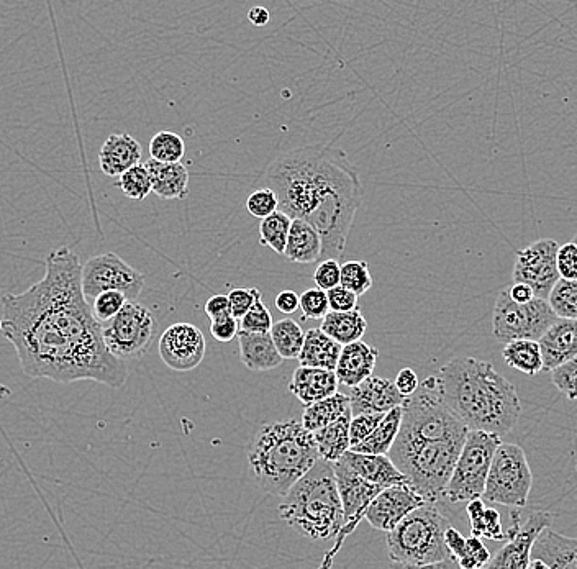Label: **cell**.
I'll use <instances>...</instances> for the list:
<instances>
[{
    "mask_svg": "<svg viewBox=\"0 0 577 569\" xmlns=\"http://www.w3.org/2000/svg\"><path fill=\"white\" fill-rule=\"evenodd\" d=\"M0 330L14 345L23 373L55 383H127V361L107 348L102 324L82 291V265L71 248L46 258L45 278L22 294L2 297Z\"/></svg>",
    "mask_w": 577,
    "mask_h": 569,
    "instance_id": "1",
    "label": "cell"
},
{
    "mask_svg": "<svg viewBox=\"0 0 577 569\" xmlns=\"http://www.w3.org/2000/svg\"><path fill=\"white\" fill-rule=\"evenodd\" d=\"M263 181L282 212L319 230L322 260H341L363 202V184L345 151L323 143L287 151L269 164Z\"/></svg>",
    "mask_w": 577,
    "mask_h": 569,
    "instance_id": "2",
    "label": "cell"
},
{
    "mask_svg": "<svg viewBox=\"0 0 577 569\" xmlns=\"http://www.w3.org/2000/svg\"><path fill=\"white\" fill-rule=\"evenodd\" d=\"M438 391L469 430H484L504 437L514 430L522 402L514 384L496 368L478 358H455L441 366Z\"/></svg>",
    "mask_w": 577,
    "mask_h": 569,
    "instance_id": "3",
    "label": "cell"
},
{
    "mask_svg": "<svg viewBox=\"0 0 577 569\" xmlns=\"http://www.w3.org/2000/svg\"><path fill=\"white\" fill-rule=\"evenodd\" d=\"M320 458L314 433L297 420L263 425L248 450L256 486L271 496L287 494Z\"/></svg>",
    "mask_w": 577,
    "mask_h": 569,
    "instance_id": "4",
    "label": "cell"
},
{
    "mask_svg": "<svg viewBox=\"0 0 577 569\" xmlns=\"http://www.w3.org/2000/svg\"><path fill=\"white\" fill-rule=\"evenodd\" d=\"M279 517L312 540L337 538L343 529V504L332 461L320 458L309 473L282 496Z\"/></svg>",
    "mask_w": 577,
    "mask_h": 569,
    "instance_id": "5",
    "label": "cell"
},
{
    "mask_svg": "<svg viewBox=\"0 0 577 569\" xmlns=\"http://www.w3.org/2000/svg\"><path fill=\"white\" fill-rule=\"evenodd\" d=\"M448 527L450 520L438 509L437 502H425L387 532L391 560L405 568L456 565L446 547Z\"/></svg>",
    "mask_w": 577,
    "mask_h": 569,
    "instance_id": "6",
    "label": "cell"
},
{
    "mask_svg": "<svg viewBox=\"0 0 577 569\" xmlns=\"http://www.w3.org/2000/svg\"><path fill=\"white\" fill-rule=\"evenodd\" d=\"M500 443L496 433L469 430L443 497L451 504H458L484 496L487 474Z\"/></svg>",
    "mask_w": 577,
    "mask_h": 569,
    "instance_id": "7",
    "label": "cell"
},
{
    "mask_svg": "<svg viewBox=\"0 0 577 569\" xmlns=\"http://www.w3.org/2000/svg\"><path fill=\"white\" fill-rule=\"evenodd\" d=\"M532 484V469L525 451L514 443H500L492 458L482 499L505 507L527 506Z\"/></svg>",
    "mask_w": 577,
    "mask_h": 569,
    "instance_id": "8",
    "label": "cell"
},
{
    "mask_svg": "<svg viewBox=\"0 0 577 569\" xmlns=\"http://www.w3.org/2000/svg\"><path fill=\"white\" fill-rule=\"evenodd\" d=\"M556 320L558 315L548 299L533 297L532 301L517 302L504 289L497 296L492 333L505 345L515 340H540Z\"/></svg>",
    "mask_w": 577,
    "mask_h": 569,
    "instance_id": "9",
    "label": "cell"
},
{
    "mask_svg": "<svg viewBox=\"0 0 577 569\" xmlns=\"http://www.w3.org/2000/svg\"><path fill=\"white\" fill-rule=\"evenodd\" d=\"M158 332V320L145 305L128 301L114 319L102 325L105 345L120 360L140 358L150 350Z\"/></svg>",
    "mask_w": 577,
    "mask_h": 569,
    "instance_id": "10",
    "label": "cell"
},
{
    "mask_svg": "<svg viewBox=\"0 0 577 569\" xmlns=\"http://www.w3.org/2000/svg\"><path fill=\"white\" fill-rule=\"evenodd\" d=\"M553 524V515L543 510L512 507L510 510V527L505 530L504 547L500 548L487 568L494 569H528L532 560L533 543L546 527Z\"/></svg>",
    "mask_w": 577,
    "mask_h": 569,
    "instance_id": "11",
    "label": "cell"
},
{
    "mask_svg": "<svg viewBox=\"0 0 577 569\" xmlns=\"http://www.w3.org/2000/svg\"><path fill=\"white\" fill-rule=\"evenodd\" d=\"M145 287V276L128 265L117 253L94 256L82 266V291L87 301L100 292L119 291L128 301H137Z\"/></svg>",
    "mask_w": 577,
    "mask_h": 569,
    "instance_id": "12",
    "label": "cell"
},
{
    "mask_svg": "<svg viewBox=\"0 0 577 569\" xmlns=\"http://www.w3.org/2000/svg\"><path fill=\"white\" fill-rule=\"evenodd\" d=\"M333 469H335L338 492H340L341 504H343L345 524H343L341 532L338 533L335 547L328 551L327 560L322 563L323 568L332 565L333 555L340 551L345 538L350 537L351 533L355 532L359 522L364 519L369 504L384 489L378 484L369 483L363 476H359L355 469L348 465V461L343 456L333 463Z\"/></svg>",
    "mask_w": 577,
    "mask_h": 569,
    "instance_id": "13",
    "label": "cell"
},
{
    "mask_svg": "<svg viewBox=\"0 0 577 569\" xmlns=\"http://www.w3.org/2000/svg\"><path fill=\"white\" fill-rule=\"evenodd\" d=\"M558 250V242L553 238H541L527 248L518 250L514 281L528 284L535 296L548 299L553 287L561 279L556 263Z\"/></svg>",
    "mask_w": 577,
    "mask_h": 569,
    "instance_id": "14",
    "label": "cell"
},
{
    "mask_svg": "<svg viewBox=\"0 0 577 569\" xmlns=\"http://www.w3.org/2000/svg\"><path fill=\"white\" fill-rule=\"evenodd\" d=\"M158 348L164 365L178 373H187L204 361L207 343L199 327L179 322L166 328Z\"/></svg>",
    "mask_w": 577,
    "mask_h": 569,
    "instance_id": "15",
    "label": "cell"
},
{
    "mask_svg": "<svg viewBox=\"0 0 577 569\" xmlns=\"http://www.w3.org/2000/svg\"><path fill=\"white\" fill-rule=\"evenodd\" d=\"M425 497L418 494L409 483L394 484L382 489L374 497L364 514L373 529L381 532H391L405 515L425 504Z\"/></svg>",
    "mask_w": 577,
    "mask_h": 569,
    "instance_id": "16",
    "label": "cell"
},
{
    "mask_svg": "<svg viewBox=\"0 0 577 569\" xmlns=\"http://www.w3.org/2000/svg\"><path fill=\"white\" fill-rule=\"evenodd\" d=\"M405 397L400 394L396 383L391 379L369 376L363 383L351 387L350 402L353 415L364 412H389L404 404Z\"/></svg>",
    "mask_w": 577,
    "mask_h": 569,
    "instance_id": "17",
    "label": "cell"
},
{
    "mask_svg": "<svg viewBox=\"0 0 577 569\" xmlns=\"http://www.w3.org/2000/svg\"><path fill=\"white\" fill-rule=\"evenodd\" d=\"M543 355V371L551 373L553 369L577 356V320L558 317L540 340Z\"/></svg>",
    "mask_w": 577,
    "mask_h": 569,
    "instance_id": "18",
    "label": "cell"
},
{
    "mask_svg": "<svg viewBox=\"0 0 577 569\" xmlns=\"http://www.w3.org/2000/svg\"><path fill=\"white\" fill-rule=\"evenodd\" d=\"M378 358V348L363 342V340L343 345L340 358H338L337 369H335L338 381L343 386H358L359 383H363L364 379L369 378L374 373Z\"/></svg>",
    "mask_w": 577,
    "mask_h": 569,
    "instance_id": "19",
    "label": "cell"
},
{
    "mask_svg": "<svg viewBox=\"0 0 577 569\" xmlns=\"http://www.w3.org/2000/svg\"><path fill=\"white\" fill-rule=\"evenodd\" d=\"M238 346L241 363L253 373H266L284 363V358L274 345L271 332L253 333L240 330Z\"/></svg>",
    "mask_w": 577,
    "mask_h": 569,
    "instance_id": "20",
    "label": "cell"
},
{
    "mask_svg": "<svg viewBox=\"0 0 577 569\" xmlns=\"http://www.w3.org/2000/svg\"><path fill=\"white\" fill-rule=\"evenodd\" d=\"M343 458L359 476H363L369 483L378 484L381 488L386 489L394 484L409 483L407 476L397 468L389 455H373V453L348 450Z\"/></svg>",
    "mask_w": 577,
    "mask_h": 569,
    "instance_id": "21",
    "label": "cell"
},
{
    "mask_svg": "<svg viewBox=\"0 0 577 569\" xmlns=\"http://www.w3.org/2000/svg\"><path fill=\"white\" fill-rule=\"evenodd\" d=\"M337 373L330 369L312 368V366H299L294 371L289 391L299 399L304 406L312 402L320 401L325 397L338 392Z\"/></svg>",
    "mask_w": 577,
    "mask_h": 569,
    "instance_id": "22",
    "label": "cell"
},
{
    "mask_svg": "<svg viewBox=\"0 0 577 569\" xmlns=\"http://www.w3.org/2000/svg\"><path fill=\"white\" fill-rule=\"evenodd\" d=\"M532 558L543 561L546 569H577V538L564 537L546 527L533 543Z\"/></svg>",
    "mask_w": 577,
    "mask_h": 569,
    "instance_id": "23",
    "label": "cell"
},
{
    "mask_svg": "<svg viewBox=\"0 0 577 569\" xmlns=\"http://www.w3.org/2000/svg\"><path fill=\"white\" fill-rule=\"evenodd\" d=\"M141 160V145L127 133L110 135L99 151L100 169L110 178H119Z\"/></svg>",
    "mask_w": 577,
    "mask_h": 569,
    "instance_id": "24",
    "label": "cell"
},
{
    "mask_svg": "<svg viewBox=\"0 0 577 569\" xmlns=\"http://www.w3.org/2000/svg\"><path fill=\"white\" fill-rule=\"evenodd\" d=\"M153 181V192L166 201H182L189 196V171L179 163H161L150 160L145 163Z\"/></svg>",
    "mask_w": 577,
    "mask_h": 569,
    "instance_id": "25",
    "label": "cell"
},
{
    "mask_svg": "<svg viewBox=\"0 0 577 569\" xmlns=\"http://www.w3.org/2000/svg\"><path fill=\"white\" fill-rule=\"evenodd\" d=\"M323 255V242L319 230L302 219H292L291 232L287 238L284 256L292 263L312 265L320 263Z\"/></svg>",
    "mask_w": 577,
    "mask_h": 569,
    "instance_id": "26",
    "label": "cell"
},
{
    "mask_svg": "<svg viewBox=\"0 0 577 569\" xmlns=\"http://www.w3.org/2000/svg\"><path fill=\"white\" fill-rule=\"evenodd\" d=\"M341 348L343 345H340L328 333L323 332L322 328H310L309 332H305L304 346L297 360L300 366L335 371Z\"/></svg>",
    "mask_w": 577,
    "mask_h": 569,
    "instance_id": "27",
    "label": "cell"
},
{
    "mask_svg": "<svg viewBox=\"0 0 577 569\" xmlns=\"http://www.w3.org/2000/svg\"><path fill=\"white\" fill-rule=\"evenodd\" d=\"M320 328L330 337L335 338L340 345H348V343L363 340L364 333L368 330V322L358 307L346 310V312L330 310L323 317Z\"/></svg>",
    "mask_w": 577,
    "mask_h": 569,
    "instance_id": "28",
    "label": "cell"
},
{
    "mask_svg": "<svg viewBox=\"0 0 577 569\" xmlns=\"http://www.w3.org/2000/svg\"><path fill=\"white\" fill-rule=\"evenodd\" d=\"M351 419H353V412L312 432L323 460L335 463V461L340 460L341 456L345 455L346 451L350 450Z\"/></svg>",
    "mask_w": 577,
    "mask_h": 569,
    "instance_id": "29",
    "label": "cell"
},
{
    "mask_svg": "<svg viewBox=\"0 0 577 569\" xmlns=\"http://www.w3.org/2000/svg\"><path fill=\"white\" fill-rule=\"evenodd\" d=\"M402 406L394 407L384 415V419L379 422L378 427L374 428L371 435L364 438L350 450L359 451V453H373V455H389L392 445L396 443L397 435L402 425Z\"/></svg>",
    "mask_w": 577,
    "mask_h": 569,
    "instance_id": "30",
    "label": "cell"
},
{
    "mask_svg": "<svg viewBox=\"0 0 577 569\" xmlns=\"http://www.w3.org/2000/svg\"><path fill=\"white\" fill-rule=\"evenodd\" d=\"M351 402L350 396L335 392L332 396L320 399V401L312 402L309 406H305L304 414H302V425H304L310 432H315L325 425L332 424L335 420L341 419L343 415L350 414Z\"/></svg>",
    "mask_w": 577,
    "mask_h": 569,
    "instance_id": "31",
    "label": "cell"
},
{
    "mask_svg": "<svg viewBox=\"0 0 577 569\" xmlns=\"http://www.w3.org/2000/svg\"><path fill=\"white\" fill-rule=\"evenodd\" d=\"M502 356L505 365L527 376H537L543 371V355L538 340H515L507 343Z\"/></svg>",
    "mask_w": 577,
    "mask_h": 569,
    "instance_id": "32",
    "label": "cell"
},
{
    "mask_svg": "<svg viewBox=\"0 0 577 569\" xmlns=\"http://www.w3.org/2000/svg\"><path fill=\"white\" fill-rule=\"evenodd\" d=\"M291 225V215H287L281 209L276 210L268 217H264L259 224V245L268 246L278 255L284 256Z\"/></svg>",
    "mask_w": 577,
    "mask_h": 569,
    "instance_id": "33",
    "label": "cell"
},
{
    "mask_svg": "<svg viewBox=\"0 0 577 569\" xmlns=\"http://www.w3.org/2000/svg\"><path fill=\"white\" fill-rule=\"evenodd\" d=\"M271 337L284 360H297L304 346L305 332L296 320L282 319L271 328Z\"/></svg>",
    "mask_w": 577,
    "mask_h": 569,
    "instance_id": "34",
    "label": "cell"
},
{
    "mask_svg": "<svg viewBox=\"0 0 577 569\" xmlns=\"http://www.w3.org/2000/svg\"><path fill=\"white\" fill-rule=\"evenodd\" d=\"M120 191L132 201H145L153 192V181L145 163H138L119 176Z\"/></svg>",
    "mask_w": 577,
    "mask_h": 569,
    "instance_id": "35",
    "label": "cell"
},
{
    "mask_svg": "<svg viewBox=\"0 0 577 569\" xmlns=\"http://www.w3.org/2000/svg\"><path fill=\"white\" fill-rule=\"evenodd\" d=\"M184 155H186V145L178 133L164 130L151 138L150 156L153 160L161 161V163H179Z\"/></svg>",
    "mask_w": 577,
    "mask_h": 569,
    "instance_id": "36",
    "label": "cell"
},
{
    "mask_svg": "<svg viewBox=\"0 0 577 569\" xmlns=\"http://www.w3.org/2000/svg\"><path fill=\"white\" fill-rule=\"evenodd\" d=\"M548 301L558 317L577 320V279H559Z\"/></svg>",
    "mask_w": 577,
    "mask_h": 569,
    "instance_id": "37",
    "label": "cell"
},
{
    "mask_svg": "<svg viewBox=\"0 0 577 569\" xmlns=\"http://www.w3.org/2000/svg\"><path fill=\"white\" fill-rule=\"evenodd\" d=\"M341 286L355 292L356 296H364L373 287V276L369 273L366 261H348L341 265Z\"/></svg>",
    "mask_w": 577,
    "mask_h": 569,
    "instance_id": "38",
    "label": "cell"
},
{
    "mask_svg": "<svg viewBox=\"0 0 577 569\" xmlns=\"http://www.w3.org/2000/svg\"><path fill=\"white\" fill-rule=\"evenodd\" d=\"M127 302L128 297L123 292H100L99 296L94 297V301H92V314L96 317L97 322L102 325L107 324L109 320L114 319L115 315L119 314Z\"/></svg>",
    "mask_w": 577,
    "mask_h": 569,
    "instance_id": "39",
    "label": "cell"
},
{
    "mask_svg": "<svg viewBox=\"0 0 577 569\" xmlns=\"http://www.w3.org/2000/svg\"><path fill=\"white\" fill-rule=\"evenodd\" d=\"M551 381L568 401H577V356L553 369Z\"/></svg>",
    "mask_w": 577,
    "mask_h": 569,
    "instance_id": "40",
    "label": "cell"
},
{
    "mask_svg": "<svg viewBox=\"0 0 577 569\" xmlns=\"http://www.w3.org/2000/svg\"><path fill=\"white\" fill-rule=\"evenodd\" d=\"M246 210L255 219H264L268 215L279 210V199L276 192L271 187L264 186L256 189L248 199H246Z\"/></svg>",
    "mask_w": 577,
    "mask_h": 569,
    "instance_id": "41",
    "label": "cell"
},
{
    "mask_svg": "<svg viewBox=\"0 0 577 569\" xmlns=\"http://www.w3.org/2000/svg\"><path fill=\"white\" fill-rule=\"evenodd\" d=\"M273 315L259 297L248 312L240 319V330L243 332L269 333L273 328Z\"/></svg>",
    "mask_w": 577,
    "mask_h": 569,
    "instance_id": "42",
    "label": "cell"
},
{
    "mask_svg": "<svg viewBox=\"0 0 577 569\" xmlns=\"http://www.w3.org/2000/svg\"><path fill=\"white\" fill-rule=\"evenodd\" d=\"M300 310L304 314V319L322 320L330 312L327 291L320 287L317 289H307L300 294Z\"/></svg>",
    "mask_w": 577,
    "mask_h": 569,
    "instance_id": "43",
    "label": "cell"
},
{
    "mask_svg": "<svg viewBox=\"0 0 577 569\" xmlns=\"http://www.w3.org/2000/svg\"><path fill=\"white\" fill-rule=\"evenodd\" d=\"M384 415L386 412H364V414L353 415L350 424L351 447H355L371 435L374 428L378 427L379 422L384 419Z\"/></svg>",
    "mask_w": 577,
    "mask_h": 569,
    "instance_id": "44",
    "label": "cell"
},
{
    "mask_svg": "<svg viewBox=\"0 0 577 569\" xmlns=\"http://www.w3.org/2000/svg\"><path fill=\"white\" fill-rule=\"evenodd\" d=\"M491 560V553L487 550L486 545L481 542V538L471 535V537L468 538L466 553H464L463 558L458 561V566L463 569L487 568Z\"/></svg>",
    "mask_w": 577,
    "mask_h": 569,
    "instance_id": "45",
    "label": "cell"
},
{
    "mask_svg": "<svg viewBox=\"0 0 577 569\" xmlns=\"http://www.w3.org/2000/svg\"><path fill=\"white\" fill-rule=\"evenodd\" d=\"M314 281L317 287L323 291H330L333 287L338 286L341 281L340 260L325 258V260L320 261L319 266L315 269Z\"/></svg>",
    "mask_w": 577,
    "mask_h": 569,
    "instance_id": "46",
    "label": "cell"
},
{
    "mask_svg": "<svg viewBox=\"0 0 577 569\" xmlns=\"http://www.w3.org/2000/svg\"><path fill=\"white\" fill-rule=\"evenodd\" d=\"M259 297H261V292L256 287L255 289L238 287V289H232V291L228 292L230 310H232L233 317H237L238 320L243 319V315L253 307Z\"/></svg>",
    "mask_w": 577,
    "mask_h": 569,
    "instance_id": "47",
    "label": "cell"
},
{
    "mask_svg": "<svg viewBox=\"0 0 577 569\" xmlns=\"http://www.w3.org/2000/svg\"><path fill=\"white\" fill-rule=\"evenodd\" d=\"M238 332H240V320L232 314L214 319L210 324V333L217 342H232L233 338L238 337Z\"/></svg>",
    "mask_w": 577,
    "mask_h": 569,
    "instance_id": "48",
    "label": "cell"
},
{
    "mask_svg": "<svg viewBox=\"0 0 577 569\" xmlns=\"http://www.w3.org/2000/svg\"><path fill=\"white\" fill-rule=\"evenodd\" d=\"M559 276L563 279H577V245L574 242L559 246L558 256Z\"/></svg>",
    "mask_w": 577,
    "mask_h": 569,
    "instance_id": "49",
    "label": "cell"
},
{
    "mask_svg": "<svg viewBox=\"0 0 577 569\" xmlns=\"http://www.w3.org/2000/svg\"><path fill=\"white\" fill-rule=\"evenodd\" d=\"M328 304H330V310H337V312H346V310H353L358 307V297L355 292L346 289L345 286L333 287L330 291H327Z\"/></svg>",
    "mask_w": 577,
    "mask_h": 569,
    "instance_id": "50",
    "label": "cell"
},
{
    "mask_svg": "<svg viewBox=\"0 0 577 569\" xmlns=\"http://www.w3.org/2000/svg\"><path fill=\"white\" fill-rule=\"evenodd\" d=\"M466 512H468L469 525H471V535L484 538V535H486V520H484L486 501L482 497L471 499V501H468V506H466Z\"/></svg>",
    "mask_w": 577,
    "mask_h": 569,
    "instance_id": "51",
    "label": "cell"
},
{
    "mask_svg": "<svg viewBox=\"0 0 577 569\" xmlns=\"http://www.w3.org/2000/svg\"><path fill=\"white\" fill-rule=\"evenodd\" d=\"M484 520H486V535L484 538L487 540H494V542H505L507 538V532H505L504 527H502V519H500L499 510L486 507V515H484Z\"/></svg>",
    "mask_w": 577,
    "mask_h": 569,
    "instance_id": "52",
    "label": "cell"
},
{
    "mask_svg": "<svg viewBox=\"0 0 577 569\" xmlns=\"http://www.w3.org/2000/svg\"><path fill=\"white\" fill-rule=\"evenodd\" d=\"M445 542L446 547L450 550L451 558L458 565V561L463 558L466 548H468V538H464L458 530L453 529L450 525L445 532Z\"/></svg>",
    "mask_w": 577,
    "mask_h": 569,
    "instance_id": "53",
    "label": "cell"
},
{
    "mask_svg": "<svg viewBox=\"0 0 577 569\" xmlns=\"http://www.w3.org/2000/svg\"><path fill=\"white\" fill-rule=\"evenodd\" d=\"M205 315L209 317L210 320L219 319L223 315L232 314L230 310V299H228V294H215V296L210 297L209 301L205 302Z\"/></svg>",
    "mask_w": 577,
    "mask_h": 569,
    "instance_id": "54",
    "label": "cell"
},
{
    "mask_svg": "<svg viewBox=\"0 0 577 569\" xmlns=\"http://www.w3.org/2000/svg\"><path fill=\"white\" fill-rule=\"evenodd\" d=\"M394 383H396L397 389H399L400 394L404 397L412 396V394L417 391L418 386H420L417 373H415L414 369L410 368L400 369Z\"/></svg>",
    "mask_w": 577,
    "mask_h": 569,
    "instance_id": "55",
    "label": "cell"
},
{
    "mask_svg": "<svg viewBox=\"0 0 577 569\" xmlns=\"http://www.w3.org/2000/svg\"><path fill=\"white\" fill-rule=\"evenodd\" d=\"M276 307L281 314H294L297 309H300V296H297L294 291L279 292L278 297H276Z\"/></svg>",
    "mask_w": 577,
    "mask_h": 569,
    "instance_id": "56",
    "label": "cell"
},
{
    "mask_svg": "<svg viewBox=\"0 0 577 569\" xmlns=\"http://www.w3.org/2000/svg\"><path fill=\"white\" fill-rule=\"evenodd\" d=\"M507 292H509V296L517 302H528L532 301L533 297H537L532 287L525 283H517V281L507 287Z\"/></svg>",
    "mask_w": 577,
    "mask_h": 569,
    "instance_id": "57",
    "label": "cell"
},
{
    "mask_svg": "<svg viewBox=\"0 0 577 569\" xmlns=\"http://www.w3.org/2000/svg\"><path fill=\"white\" fill-rule=\"evenodd\" d=\"M248 20H250L255 27H264L268 25L269 20H271V14L266 7H261V5H256L253 9L248 12Z\"/></svg>",
    "mask_w": 577,
    "mask_h": 569,
    "instance_id": "58",
    "label": "cell"
},
{
    "mask_svg": "<svg viewBox=\"0 0 577 569\" xmlns=\"http://www.w3.org/2000/svg\"><path fill=\"white\" fill-rule=\"evenodd\" d=\"M573 242L576 243V245H577V235H576V237H574Z\"/></svg>",
    "mask_w": 577,
    "mask_h": 569,
    "instance_id": "59",
    "label": "cell"
}]
</instances>
